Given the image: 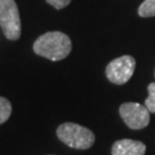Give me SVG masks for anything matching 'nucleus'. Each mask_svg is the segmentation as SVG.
<instances>
[{
  "label": "nucleus",
  "mask_w": 155,
  "mask_h": 155,
  "mask_svg": "<svg viewBox=\"0 0 155 155\" xmlns=\"http://www.w3.org/2000/svg\"><path fill=\"white\" fill-rule=\"evenodd\" d=\"M12 114V105L8 100L0 97V124L5 123Z\"/></svg>",
  "instance_id": "obj_8"
},
{
  "label": "nucleus",
  "mask_w": 155,
  "mask_h": 155,
  "mask_svg": "<svg viewBox=\"0 0 155 155\" xmlns=\"http://www.w3.org/2000/svg\"><path fill=\"white\" fill-rule=\"evenodd\" d=\"M145 106L150 113H155V83L148 85V98L145 100Z\"/></svg>",
  "instance_id": "obj_9"
},
{
  "label": "nucleus",
  "mask_w": 155,
  "mask_h": 155,
  "mask_svg": "<svg viewBox=\"0 0 155 155\" xmlns=\"http://www.w3.org/2000/svg\"><path fill=\"white\" fill-rule=\"evenodd\" d=\"M138 14L141 17L155 16V0H145L139 7Z\"/></svg>",
  "instance_id": "obj_7"
},
{
  "label": "nucleus",
  "mask_w": 155,
  "mask_h": 155,
  "mask_svg": "<svg viewBox=\"0 0 155 155\" xmlns=\"http://www.w3.org/2000/svg\"><path fill=\"white\" fill-rule=\"evenodd\" d=\"M56 134L63 144L75 150H89L95 140V136L90 129L71 122L60 124Z\"/></svg>",
  "instance_id": "obj_2"
},
{
  "label": "nucleus",
  "mask_w": 155,
  "mask_h": 155,
  "mask_svg": "<svg viewBox=\"0 0 155 155\" xmlns=\"http://www.w3.org/2000/svg\"><path fill=\"white\" fill-rule=\"evenodd\" d=\"M46 1H47V4L53 6L55 9H62L69 5L71 0H46Z\"/></svg>",
  "instance_id": "obj_10"
},
{
  "label": "nucleus",
  "mask_w": 155,
  "mask_h": 155,
  "mask_svg": "<svg viewBox=\"0 0 155 155\" xmlns=\"http://www.w3.org/2000/svg\"><path fill=\"white\" fill-rule=\"evenodd\" d=\"M33 52L51 61H60L70 54L71 40L66 33L50 31L36 39L33 43Z\"/></svg>",
  "instance_id": "obj_1"
},
{
  "label": "nucleus",
  "mask_w": 155,
  "mask_h": 155,
  "mask_svg": "<svg viewBox=\"0 0 155 155\" xmlns=\"http://www.w3.org/2000/svg\"><path fill=\"white\" fill-rule=\"evenodd\" d=\"M136 69V60L131 55H123L108 63L106 67V76L109 82L117 85L125 84L132 77Z\"/></svg>",
  "instance_id": "obj_4"
},
{
  "label": "nucleus",
  "mask_w": 155,
  "mask_h": 155,
  "mask_svg": "<svg viewBox=\"0 0 155 155\" xmlns=\"http://www.w3.org/2000/svg\"><path fill=\"white\" fill-rule=\"evenodd\" d=\"M0 27L9 40H17L21 37V18L14 0H0Z\"/></svg>",
  "instance_id": "obj_3"
},
{
  "label": "nucleus",
  "mask_w": 155,
  "mask_h": 155,
  "mask_svg": "<svg viewBox=\"0 0 155 155\" xmlns=\"http://www.w3.org/2000/svg\"><path fill=\"white\" fill-rule=\"evenodd\" d=\"M120 115L127 127L132 130H140L148 125L150 111L137 102H125L120 107Z\"/></svg>",
  "instance_id": "obj_5"
},
{
  "label": "nucleus",
  "mask_w": 155,
  "mask_h": 155,
  "mask_svg": "<svg viewBox=\"0 0 155 155\" xmlns=\"http://www.w3.org/2000/svg\"><path fill=\"white\" fill-rule=\"evenodd\" d=\"M145 153L146 145L132 139L117 140L111 147V155H144Z\"/></svg>",
  "instance_id": "obj_6"
}]
</instances>
